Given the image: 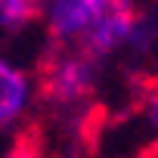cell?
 <instances>
[{
  "label": "cell",
  "instance_id": "cell-1",
  "mask_svg": "<svg viewBox=\"0 0 158 158\" xmlns=\"http://www.w3.org/2000/svg\"><path fill=\"white\" fill-rule=\"evenodd\" d=\"M37 87L50 102H74L93 93V59L84 53L50 50L37 65Z\"/></svg>",
  "mask_w": 158,
  "mask_h": 158
},
{
  "label": "cell",
  "instance_id": "cell-2",
  "mask_svg": "<svg viewBox=\"0 0 158 158\" xmlns=\"http://www.w3.org/2000/svg\"><path fill=\"white\" fill-rule=\"evenodd\" d=\"M136 22H139V10L133 6V0H106L96 22L81 34V53L90 59L112 53L121 40L133 34Z\"/></svg>",
  "mask_w": 158,
  "mask_h": 158
},
{
  "label": "cell",
  "instance_id": "cell-3",
  "mask_svg": "<svg viewBox=\"0 0 158 158\" xmlns=\"http://www.w3.org/2000/svg\"><path fill=\"white\" fill-rule=\"evenodd\" d=\"M106 0H53L50 6V37L56 44L81 37L99 16Z\"/></svg>",
  "mask_w": 158,
  "mask_h": 158
},
{
  "label": "cell",
  "instance_id": "cell-4",
  "mask_svg": "<svg viewBox=\"0 0 158 158\" xmlns=\"http://www.w3.org/2000/svg\"><path fill=\"white\" fill-rule=\"evenodd\" d=\"M28 99V77L25 71H19L16 65L0 59V124L13 121Z\"/></svg>",
  "mask_w": 158,
  "mask_h": 158
},
{
  "label": "cell",
  "instance_id": "cell-5",
  "mask_svg": "<svg viewBox=\"0 0 158 158\" xmlns=\"http://www.w3.org/2000/svg\"><path fill=\"white\" fill-rule=\"evenodd\" d=\"M3 158H47V136H44V127H40L37 121L25 124V127L16 133V139L10 143V149H6Z\"/></svg>",
  "mask_w": 158,
  "mask_h": 158
},
{
  "label": "cell",
  "instance_id": "cell-6",
  "mask_svg": "<svg viewBox=\"0 0 158 158\" xmlns=\"http://www.w3.org/2000/svg\"><path fill=\"white\" fill-rule=\"evenodd\" d=\"M40 16V0H0V25L22 28Z\"/></svg>",
  "mask_w": 158,
  "mask_h": 158
},
{
  "label": "cell",
  "instance_id": "cell-7",
  "mask_svg": "<svg viewBox=\"0 0 158 158\" xmlns=\"http://www.w3.org/2000/svg\"><path fill=\"white\" fill-rule=\"evenodd\" d=\"M133 96L143 106L149 124L158 130V74H139L133 81Z\"/></svg>",
  "mask_w": 158,
  "mask_h": 158
},
{
  "label": "cell",
  "instance_id": "cell-8",
  "mask_svg": "<svg viewBox=\"0 0 158 158\" xmlns=\"http://www.w3.org/2000/svg\"><path fill=\"white\" fill-rule=\"evenodd\" d=\"M136 158H158V139H155V143H149V146H146Z\"/></svg>",
  "mask_w": 158,
  "mask_h": 158
}]
</instances>
